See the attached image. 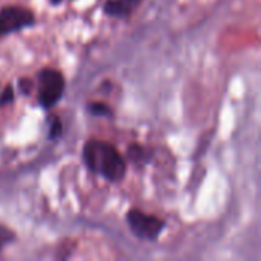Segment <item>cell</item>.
Returning a JSON list of instances; mask_svg holds the SVG:
<instances>
[{"label":"cell","mask_w":261,"mask_h":261,"mask_svg":"<svg viewBox=\"0 0 261 261\" xmlns=\"http://www.w3.org/2000/svg\"><path fill=\"white\" fill-rule=\"evenodd\" d=\"M83 161L89 171L107 182L118 184L127 174V161L115 145L101 139H89L83 147Z\"/></svg>","instance_id":"cell-1"},{"label":"cell","mask_w":261,"mask_h":261,"mask_svg":"<svg viewBox=\"0 0 261 261\" xmlns=\"http://www.w3.org/2000/svg\"><path fill=\"white\" fill-rule=\"evenodd\" d=\"M66 90L64 75L54 67H44L37 75V99L41 109L49 110L55 107Z\"/></svg>","instance_id":"cell-2"},{"label":"cell","mask_w":261,"mask_h":261,"mask_svg":"<svg viewBox=\"0 0 261 261\" xmlns=\"http://www.w3.org/2000/svg\"><path fill=\"white\" fill-rule=\"evenodd\" d=\"M127 225L133 236L139 240L156 242L165 229V222L153 214H147L141 210H130L125 216Z\"/></svg>","instance_id":"cell-3"},{"label":"cell","mask_w":261,"mask_h":261,"mask_svg":"<svg viewBox=\"0 0 261 261\" xmlns=\"http://www.w3.org/2000/svg\"><path fill=\"white\" fill-rule=\"evenodd\" d=\"M35 24V14L24 6L9 5L0 9V38Z\"/></svg>","instance_id":"cell-4"},{"label":"cell","mask_w":261,"mask_h":261,"mask_svg":"<svg viewBox=\"0 0 261 261\" xmlns=\"http://www.w3.org/2000/svg\"><path fill=\"white\" fill-rule=\"evenodd\" d=\"M144 0H107L102 6V12L113 18H128Z\"/></svg>","instance_id":"cell-5"},{"label":"cell","mask_w":261,"mask_h":261,"mask_svg":"<svg viewBox=\"0 0 261 261\" xmlns=\"http://www.w3.org/2000/svg\"><path fill=\"white\" fill-rule=\"evenodd\" d=\"M151 156H153L151 150H148V148H145L144 145H139V144H132L127 148L125 161H128L130 164H133L136 167H144L151 161Z\"/></svg>","instance_id":"cell-6"},{"label":"cell","mask_w":261,"mask_h":261,"mask_svg":"<svg viewBox=\"0 0 261 261\" xmlns=\"http://www.w3.org/2000/svg\"><path fill=\"white\" fill-rule=\"evenodd\" d=\"M86 109H87V112L92 116H98V118H113V110L106 102L93 101V102H89Z\"/></svg>","instance_id":"cell-7"},{"label":"cell","mask_w":261,"mask_h":261,"mask_svg":"<svg viewBox=\"0 0 261 261\" xmlns=\"http://www.w3.org/2000/svg\"><path fill=\"white\" fill-rule=\"evenodd\" d=\"M63 135V122L58 116H50L49 119V139L57 141Z\"/></svg>","instance_id":"cell-8"},{"label":"cell","mask_w":261,"mask_h":261,"mask_svg":"<svg viewBox=\"0 0 261 261\" xmlns=\"http://www.w3.org/2000/svg\"><path fill=\"white\" fill-rule=\"evenodd\" d=\"M15 99V90L12 87V84H8L6 87H3V90L0 92V109L6 107L9 104H12Z\"/></svg>","instance_id":"cell-9"},{"label":"cell","mask_w":261,"mask_h":261,"mask_svg":"<svg viewBox=\"0 0 261 261\" xmlns=\"http://www.w3.org/2000/svg\"><path fill=\"white\" fill-rule=\"evenodd\" d=\"M31 89H32V84H31L29 78H21V80L18 81V90H21L23 95L31 93Z\"/></svg>","instance_id":"cell-10"},{"label":"cell","mask_w":261,"mask_h":261,"mask_svg":"<svg viewBox=\"0 0 261 261\" xmlns=\"http://www.w3.org/2000/svg\"><path fill=\"white\" fill-rule=\"evenodd\" d=\"M6 232H8L6 228H0V251H2V248H3V245H6L8 242H12V240H14L12 236L6 237Z\"/></svg>","instance_id":"cell-11"},{"label":"cell","mask_w":261,"mask_h":261,"mask_svg":"<svg viewBox=\"0 0 261 261\" xmlns=\"http://www.w3.org/2000/svg\"><path fill=\"white\" fill-rule=\"evenodd\" d=\"M49 2H50V5H52V6H58L63 0H49Z\"/></svg>","instance_id":"cell-12"}]
</instances>
